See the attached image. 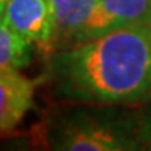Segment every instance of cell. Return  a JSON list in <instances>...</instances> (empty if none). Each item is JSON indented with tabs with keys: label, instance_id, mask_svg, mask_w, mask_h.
Returning a JSON list of instances; mask_svg holds the SVG:
<instances>
[{
	"label": "cell",
	"instance_id": "obj_1",
	"mask_svg": "<svg viewBox=\"0 0 151 151\" xmlns=\"http://www.w3.org/2000/svg\"><path fill=\"white\" fill-rule=\"evenodd\" d=\"M49 77L57 94L81 103H139L151 97V24L131 25L62 49Z\"/></svg>",
	"mask_w": 151,
	"mask_h": 151
},
{
	"label": "cell",
	"instance_id": "obj_2",
	"mask_svg": "<svg viewBox=\"0 0 151 151\" xmlns=\"http://www.w3.org/2000/svg\"><path fill=\"white\" fill-rule=\"evenodd\" d=\"M54 150L65 151H123L141 148L139 123L113 113H77L60 119L49 133Z\"/></svg>",
	"mask_w": 151,
	"mask_h": 151
},
{
	"label": "cell",
	"instance_id": "obj_3",
	"mask_svg": "<svg viewBox=\"0 0 151 151\" xmlns=\"http://www.w3.org/2000/svg\"><path fill=\"white\" fill-rule=\"evenodd\" d=\"M0 19L27 42L50 50L55 22L52 0H7Z\"/></svg>",
	"mask_w": 151,
	"mask_h": 151
},
{
	"label": "cell",
	"instance_id": "obj_4",
	"mask_svg": "<svg viewBox=\"0 0 151 151\" xmlns=\"http://www.w3.org/2000/svg\"><path fill=\"white\" fill-rule=\"evenodd\" d=\"M145 24H151V0H99L74 45L118 29Z\"/></svg>",
	"mask_w": 151,
	"mask_h": 151
},
{
	"label": "cell",
	"instance_id": "obj_5",
	"mask_svg": "<svg viewBox=\"0 0 151 151\" xmlns=\"http://www.w3.org/2000/svg\"><path fill=\"white\" fill-rule=\"evenodd\" d=\"M34 82L17 69H0V134L14 131L34 103Z\"/></svg>",
	"mask_w": 151,
	"mask_h": 151
},
{
	"label": "cell",
	"instance_id": "obj_6",
	"mask_svg": "<svg viewBox=\"0 0 151 151\" xmlns=\"http://www.w3.org/2000/svg\"><path fill=\"white\" fill-rule=\"evenodd\" d=\"M30 45L0 19V69H22L30 62Z\"/></svg>",
	"mask_w": 151,
	"mask_h": 151
},
{
	"label": "cell",
	"instance_id": "obj_7",
	"mask_svg": "<svg viewBox=\"0 0 151 151\" xmlns=\"http://www.w3.org/2000/svg\"><path fill=\"white\" fill-rule=\"evenodd\" d=\"M139 128H141V138H143V145L151 146V103L146 109L143 119L139 121Z\"/></svg>",
	"mask_w": 151,
	"mask_h": 151
},
{
	"label": "cell",
	"instance_id": "obj_8",
	"mask_svg": "<svg viewBox=\"0 0 151 151\" xmlns=\"http://www.w3.org/2000/svg\"><path fill=\"white\" fill-rule=\"evenodd\" d=\"M5 2H7V0H0V9H2V5H4Z\"/></svg>",
	"mask_w": 151,
	"mask_h": 151
}]
</instances>
